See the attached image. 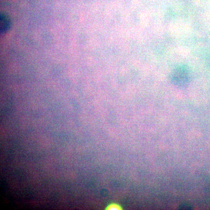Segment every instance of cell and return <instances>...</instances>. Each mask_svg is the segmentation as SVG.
I'll return each mask as SVG.
<instances>
[{
	"label": "cell",
	"instance_id": "cell-2",
	"mask_svg": "<svg viewBox=\"0 0 210 210\" xmlns=\"http://www.w3.org/2000/svg\"><path fill=\"white\" fill-rule=\"evenodd\" d=\"M11 21L9 18L5 14H2L0 16V31L2 34L6 33L10 29Z\"/></svg>",
	"mask_w": 210,
	"mask_h": 210
},
{
	"label": "cell",
	"instance_id": "cell-3",
	"mask_svg": "<svg viewBox=\"0 0 210 210\" xmlns=\"http://www.w3.org/2000/svg\"><path fill=\"white\" fill-rule=\"evenodd\" d=\"M107 209L108 210H120L121 209V208L119 206L116 204H111L108 207H107Z\"/></svg>",
	"mask_w": 210,
	"mask_h": 210
},
{
	"label": "cell",
	"instance_id": "cell-1",
	"mask_svg": "<svg viewBox=\"0 0 210 210\" xmlns=\"http://www.w3.org/2000/svg\"><path fill=\"white\" fill-rule=\"evenodd\" d=\"M172 83L179 88L187 87L189 82V72L187 68L180 67L174 71L171 77Z\"/></svg>",
	"mask_w": 210,
	"mask_h": 210
},
{
	"label": "cell",
	"instance_id": "cell-4",
	"mask_svg": "<svg viewBox=\"0 0 210 210\" xmlns=\"http://www.w3.org/2000/svg\"><path fill=\"white\" fill-rule=\"evenodd\" d=\"M190 206L189 205H188L187 204H183V205L181 206V207H180V209H189L190 208H191L190 207Z\"/></svg>",
	"mask_w": 210,
	"mask_h": 210
}]
</instances>
